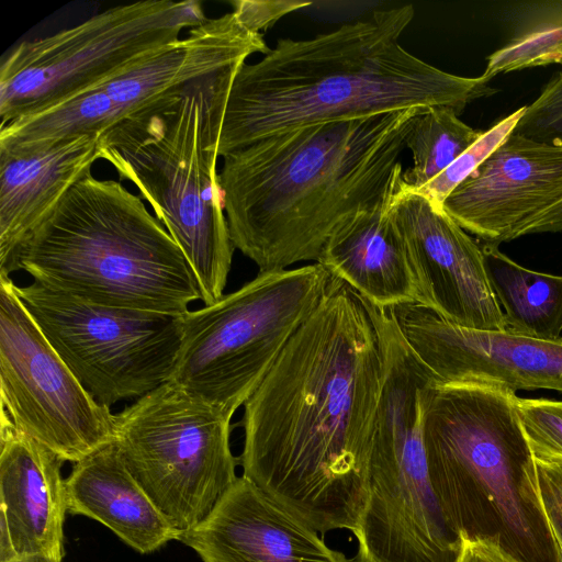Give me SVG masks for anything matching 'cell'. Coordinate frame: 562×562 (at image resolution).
I'll return each instance as SVG.
<instances>
[{"label": "cell", "mask_w": 562, "mask_h": 562, "mask_svg": "<svg viewBox=\"0 0 562 562\" xmlns=\"http://www.w3.org/2000/svg\"><path fill=\"white\" fill-rule=\"evenodd\" d=\"M396 186L339 226L317 261L380 308L405 303L424 305L405 241L390 212Z\"/></svg>", "instance_id": "20"}, {"label": "cell", "mask_w": 562, "mask_h": 562, "mask_svg": "<svg viewBox=\"0 0 562 562\" xmlns=\"http://www.w3.org/2000/svg\"><path fill=\"white\" fill-rule=\"evenodd\" d=\"M425 109L302 126L224 156L218 178L235 248L259 272L317 262L339 226L394 189Z\"/></svg>", "instance_id": "2"}, {"label": "cell", "mask_w": 562, "mask_h": 562, "mask_svg": "<svg viewBox=\"0 0 562 562\" xmlns=\"http://www.w3.org/2000/svg\"><path fill=\"white\" fill-rule=\"evenodd\" d=\"M482 132L473 130L454 109L439 105L423 110L413 120L406 147L413 155L412 168L403 171V183L419 190L465 151Z\"/></svg>", "instance_id": "24"}, {"label": "cell", "mask_w": 562, "mask_h": 562, "mask_svg": "<svg viewBox=\"0 0 562 562\" xmlns=\"http://www.w3.org/2000/svg\"><path fill=\"white\" fill-rule=\"evenodd\" d=\"M513 133L562 146V71L549 80L532 103L526 105Z\"/></svg>", "instance_id": "27"}, {"label": "cell", "mask_w": 562, "mask_h": 562, "mask_svg": "<svg viewBox=\"0 0 562 562\" xmlns=\"http://www.w3.org/2000/svg\"><path fill=\"white\" fill-rule=\"evenodd\" d=\"M525 106L482 132L481 136L463 151L446 170L417 192L428 198L432 204L443 209L447 198L467 180L514 132L525 112Z\"/></svg>", "instance_id": "25"}, {"label": "cell", "mask_w": 562, "mask_h": 562, "mask_svg": "<svg viewBox=\"0 0 562 562\" xmlns=\"http://www.w3.org/2000/svg\"><path fill=\"white\" fill-rule=\"evenodd\" d=\"M414 15L412 4L375 10L313 38H280L259 61L241 65L223 114L218 157L307 125L416 106L460 114L497 91L483 76H457L406 50L400 37Z\"/></svg>", "instance_id": "3"}, {"label": "cell", "mask_w": 562, "mask_h": 562, "mask_svg": "<svg viewBox=\"0 0 562 562\" xmlns=\"http://www.w3.org/2000/svg\"><path fill=\"white\" fill-rule=\"evenodd\" d=\"M64 462L1 411L0 562L34 553L64 558Z\"/></svg>", "instance_id": "18"}, {"label": "cell", "mask_w": 562, "mask_h": 562, "mask_svg": "<svg viewBox=\"0 0 562 562\" xmlns=\"http://www.w3.org/2000/svg\"><path fill=\"white\" fill-rule=\"evenodd\" d=\"M178 541L203 562H357L243 475Z\"/></svg>", "instance_id": "17"}, {"label": "cell", "mask_w": 562, "mask_h": 562, "mask_svg": "<svg viewBox=\"0 0 562 562\" xmlns=\"http://www.w3.org/2000/svg\"><path fill=\"white\" fill-rule=\"evenodd\" d=\"M517 397L502 385L434 378L423 407L428 475L459 536L494 540L524 562H555Z\"/></svg>", "instance_id": "6"}, {"label": "cell", "mask_w": 562, "mask_h": 562, "mask_svg": "<svg viewBox=\"0 0 562 562\" xmlns=\"http://www.w3.org/2000/svg\"><path fill=\"white\" fill-rule=\"evenodd\" d=\"M562 203V146L513 133L443 203V211L484 244L524 236Z\"/></svg>", "instance_id": "15"}, {"label": "cell", "mask_w": 562, "mask_h": 562, "mask_svg": "<svg viewBox=\"0 0 562 562\" xmlns=\"http://www.w3.org/2000/svg\"><path fill=\"white\" fill-rule=\"evenodd\" d=\"M1 411L64 461L114 441V414L81 384L0 274Z\"/></svg>", "instance_id": "12"}, {"label": "cell", "mask_w": 562, "mask_h": 562, "mask_svg": "<svg viewBox=\"0 0 562 562\" xmlns=\"http://www.w3.org/2000/svg\"><path fill=\"white\" fill-rule=\"evenodd\" d=\"M65 493L67 513L101 522L142 554L181 533L131 474L114 441L74 464Z\"/></svg>", "instance_id": "21"}, {"label": "cell", "mask_w": 562, "mask_h": 562, "mask_svg": "<svg viewBox=\"0 0 562 562\" xmlns=\"http://www.w3.org/2000/svg\"><path fill=\"white\" fill-rule=\"evenodd\" d=\"M100 134L0 143V274L60 200L100 159Z\"/></svg>", "instance_id": "19"}, {"label": "cell", "mask_w": 562, "mask_h": 562, "mask_svg": "<svg viewBox=\"0 0 562 562\" xmlns=\"http://www.w3.org/2000/svg\"><path fill=\"white\" fill-rule=\"evenodd\" d=\"M461 548L456 562H524L491 539L460 536Z\"/></svg>", "instance_id": "30"}, {"label": "cell", "mask_w": 562, "mask_h": 562, "mask_svg": "<svg viewBox=\"0 0 562 562\" xmlns=\"http://www.w3.org/2000/svg\"><path fill=\"white\" fill-rule=\"evenodd\" d=\"M503 21L508 38L487 57L482 75L485 79L525 68L562 65V0L510 3Z\"/></svg>", "instance_id": "23"}, {"label": "cell", "mask_w": 562, "mask_h": 562, "mask_svg": "<svg viewBox=\"0 0 562 562\" xmlns=\"http://www.w3.org/2000/svg\"><path fill=\"white\" fill-rule=\"evenodd\" d=\"M15 292L49 344L102 405L138 398L171 379L182 315L92 304L36 282Z\"/></svg>", "instance_id": "11"}, {"label": "cell", "mask_w": 562, "mask_h": 562, "mask_svg": "<svg viewBox=\"0 0 562 562\" xmlns=\"http://www.w3.org/2000/svg\"><path fill=\"white\" fill-rule=\"evenodd\" d=\"M331 282L319 263L259 272L182 315L170 382L232 415L259 386Z\"/></svg>", "instance_id": "8"}, {"label": "cell", "mask_w": 562, "mask_h": 562, "mask_svg": "<svg viewBox=\"0 0 562 562\" xmlns=\"http://www.w3.org/2000/svg\"><path fill=\"white\" fill-rule=\"evenodd\" d=\"M7 562H63L61 558L47 555V554H25L19 555Z\"/></svg>", "instance_id": "33"}, {"label": "cell", "mask_w": 562, "mask_h": 562, "mask_svg": "<svg viewBox=\"0 0 562 562\" xmlns=\"http://www.w3.org/2000/svg\"><path fill=\"white\" fill-rule=\"evenodd\" d=\"M311 4V1L292 0H236L232 2L233 10L241 16L249 27L259 33H263L273 26L284 15Z\"/></svg>", "instance_id": "29"}, {"label": "cell", "mask_w": 562, "mask_h": 562, "mask_svg": "<svg viewBox=\"0 0 562 562\" xmlns=\"http://www.w3.org/2000/svg\"><path fill=\"white\" fill-rule=\"evenodd\" d=\"M562 231V203L528 226L524 235Z\"/></svg>", "instance_id": "31"}, {"label": "cell", "mask_w": 562, "mask_h": 562, "mask_svg": "<svg viewBox=\"0 0 562 562\" xmlns=\"http://www.w3.org/2000/svg\"><path fill=\"white\" fill-rule=\"evenodd\" d=\"M111 307L183 315L202 301L182 250L138 195L91 172L23 243L9 274Z\"/></svg>", "instance_id": "5"}, {"label": "cell", "mask_w": 562, "mask_h": 562, "mask_svg": "<svg viewBox=\"0 0 562 562\" xmlns=\"http://www.w3.org/2000/svg\"><path fill=\"white\" fill-rule=\"evenodd\" d=\"M269 50L262 33L236 12L206 19L188 36L165 46L125 72L82 93L94 116L111 127L147 103L192 81L240 66Z\"/></svg>", "instance_id": "16"}, {"label": "cell", "mask_w": 562, "mask_h": 562, "mask_svg": "<svg viewBox=\"0 0 562 562\" xmlns=\"http://www.w3.org/2000/svg\"><path fill=\"white\" fill-rule=\"evenodd\" d=\"M234 415L168 381L114 415V443L173 528L202 522L238 479Z\"/></svg>", "instance_id": "10"}, {"label": "cell", "mask_w": 562, "mask_h": 562, "mask_svg": "<svg viewBox=\"0 0 562 562\" xmlns=\"http://www.w3.org/2000/svg\"><path fill=\"white\" fill-rule=\"evenodd\" d=\"M550 539L553 546L555 562H562V535L548 521H546Z\"/></svg>", "instance_id": "32"}, {"label": "cell", "mask_w": 562, "mask_h": 562, "mask_svg": "<svg viewBox=\"0 0 562 562\" xmlns=\"http://www.w3.org/2000/svg\"><path fill=\"white\" fill-rule=\"evenodd\" d=\"M383 373L357 562H456L460 536L434 492L423 440L431 372L403 337L382 342Z\"/></svg>", "instance_id": "7"}, {"label": "cell", "mask_w": 562, "mask_h": 562, "mask_svg": "<svg viewBox=\"0 0 562 562\" xmlns=\"http://www.w3.org/2000/svg\"><path fill=\"white\" fill-rule=\"evenodd\" d=\"M517 411L532 457L562 460V401L517 397Z\"/></svg>", "instance_id": "26"}, {"label": "cell", "mask_w": 562, "mask_h": 562, "mask_svg": "<svg viewBox=\"0 0 562 562\" xmlns=\"http://www.w3.org/2000/svg\"><path fill=\"white\" fill-rule=\"evenodd\" d=\"M390 212L405 241L424 305L465 328L506 330L482 246L443 209L407 188L402 177Z\"/></svg>", "instance_id": "13"}, {"label": "cell", "mask_w": 562, "mask_h": 562, "mask_svg": "<svg viewBox=\"0 0 562 562\" xmlns=\"http://www.w3.org/2000/svg\"><path fill=\"white\" fill-rule=\"evenodd\" d=\"M530 485L543 519L562 535V460L535 459Z\"/></svg>", "instance_id": "28"}, {"label": "cell", "mask_w": 562, "mask_h": 562, "mask_svg": "<svg viewBox=\"0 0 562 562\" xmlns=\"http://www.w3.org/2000/svg\"><path fill=\"white\" fill-rule=\"evenodd\" d=\"M206 19L200 1L145 0L22 42L0 67V126L109 81Z\"/></svg>", "instance_id": "9"}, {"label": "cell", "mask_w": 562, "mask_h": 562, "mask_svg": "<svg viewBox=\"0 0 562 562\" xmlns=\"http://www.w3.org/2000/svg\"><path fill=\"white\" fill-rule=\"evenodd\" d=\"M413 352L441 383H481L562 393V338L475 330L420 303L387 308Z\"/></svg>", "instance_id": "14"}, {"label": "cell", "mask_w": 562, "mask_h": 562, "mask_svg": "<svg viewBox=\"0 0 562 562\" xmlns=\"http://www.w3.org/2000/svg\"><path fill=\"white\" fill-rule=\"evenodd\" d=\"M487 276L507 331L544 340L562 338V276L530 270L483 244Z\"/></svg>", "instance_id": "22"}, {"label": "cell", "mask_w": 562, "mask_h": 562, "mask_svg": "<svg viewBox=\"0 0 562 562\" xmlns=\"http://www.w3.org/2000/svg\"><path fill=\"white\" fill-rule=\"evenodd\" d=\"M382 373L364 300L331 276L243 405V476L315 531L355 533L369 496Z\"/></svg>", "instance_id": "1"}, {"label": "cell", "mask_w": 562, "mask_h": 562, "mask_svg": "<svg viewBox=\"0 0 562 562\" xmlns=\"http://www.w3.org/2000/svg\"><path fill=\"white\" fill-rule=\"evenodd\" d=\"M240 66L159 97L99 138L100 159L139 190L182 250L204 305L224 295L235 250L216 164L223 114Z\"/></svg>", "instance_id": "4"}]
</instances>
